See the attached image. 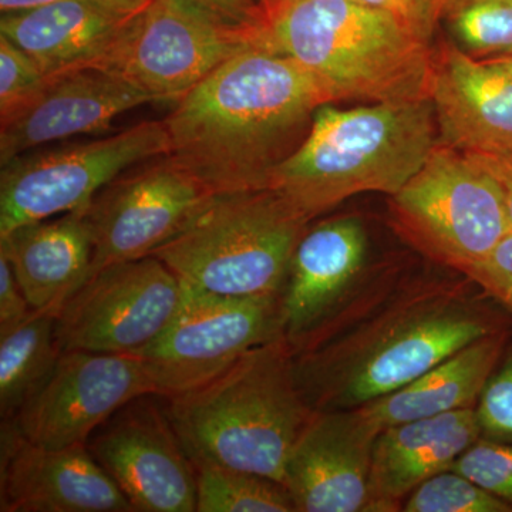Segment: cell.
Masks as SVG:
<instances>
[{"instance_id":"1","label":"cell","mask_w":512,"mask_h":512,"mask_svg":"<svg viewBox=\"0 0 512 512\" xmlns=\"http://www.w3.org/2000/svg\"><path fill=\"white\" fill-rule=\"evenodd\" d=\"M466 275L409 276L357 289L295 353L316 412L349 410L396 392L474 340L507 328Z\"/></svg>"},{"instance_id":"2","label":"cell","mask_w":512,"mask_h":512,"mask_svg":"<svg viewBox=\"0 0 512 512\" xmlns=\"http://www.w3.org/2000/svg\"><path fill=\"white\" fill-rule=\"evenodd\" d=\"M328 103L335 100L298 63L255 43L175 101L164 119L168 157L215 195L264 190Z\"/></svg>"},{"instance_id":"3","label":"cell","mask_w":512,"mask_h":512,"mask_svg":"<svg viewBox=\"0 0 512 512\" xmlns=\"http://www.w3.org/2000/svg\"><path fill=\"white\" fill-rule=\"evenodd\" d=\"M256 45L298 63L333 100L430 99V42L355 0H262Z\"/></svg>"},{"instance_id":"4","label":"cell","mask_w":512,"mask_h":512,"mask_svg":"<svg viewBox=\"0 0 512 512\" xmlns=\"http://www.w3.org/2000/svg\"><path fill=\"white\" fill-rule=\"evenodd\" d=\"M431 99L340 109L323 104L301 146L276 165L266 188L315 220L362 192L392 195L439 143Z\"/></svg>"},{"instance_id":"5","label":"cell","mask_w":512,"mask_h":512,"mask_svg":"<svg viewBox=\"0 0 512 512\" xmlns=\"http://www.w3.org/2000/svg\"><path fill=\"white\" fill-rule=\"evenodd\" d=\"M165 402L190 457L282 484L293 446L316 413L299 387L285 336L256 346L220 376Z\"/></svg>"},{"instance_id":"6","label":"cell","mask_w":512,"mask_h":512,"mask_svg":"<svg viewBox=\"0 0 512 512\" xmlns=\"http://www.w3.org/2000/svg\"><path fill=\"white\" fill-rule=\"evenodd\" d=\"M308 218L264 190L217 194L154 256L185 285L218 295L281 293Z\"/></svg>"},{"instance_id":"7","label":"cell","mask_w":512,"mask_h":512,"mask_svg":"<svg viewBox=\"0 0 512 512\" xmlns=\"http://www.w3.org/2000/svg\"><path fill=\"white\" fill-rule=\"evenodd\" d=\"M390 224L434 264L463 272L512 231L500 184L476 158L439 143L389 200Z\"/></svg>"},{"instance_id":"8","label":"cell","mask_w":512,"mask_h":512,"mask_svg":"<svg viewBox=\"0 0 512 512\" xmlns=\"http://www.w3.org/2000/svg\"><path fill=\"white\" fill-rule=\"evenodd\" d=\"M252 45V30L191 0H151L87 69L119 77L157 101L175 103Z\"/></svg>"},{"instance_id":"9","label":"cell","mask_w":512,"mask_h":512,"mask_svg":"<svg viewBox=\"0 0 512 512\" xmlns=\"http://www.w3.org/2000/svg\"><path fill=\"white\" fill-rule=\"evenodd\" d=\"M168 154L164 120H148L100 140L13 158L0 173V237L29 222L82 210L134 165Z\"/></svg>"},{"instance_id":"10","label":"cell","mask_w":512,"mask_h":512,"mask_svg":"<svg viewBox=\"0 0 512 512\" xmlns=\"http://www.w3.org/2000/svg\"><path fill=\"white\" fill-rule=\"evenodd\" d=\"M282 333L281 293L218 295L183 284L174 318L134 353L157 393L177 396L210 382L256 346Z\"/></svg>"},{"instance_id":"11","label":"cell","mask_w":512,"mask_h":512,"mask_svg":"<svg viewBox=\"0 0 512 512\" xmlns=\"http://www.w3.org/2000/svg\"><path fill=\"white\" fill-rule=\"evenodd\" d=\"M181 298L183 282L157 256L106 266L57 312V345L134 355L167 328Z\"/></svg>"},{"instance_id":"12","label":"cell","mask_w":512,"mask_h":512,"mask_svg":"<svg viewBox=\"0 0 512 512\" xmlns=\"http://www.w3.org/2000/svg\"><path fill=\"white\" fill-rule=\"evenodd\" d=\"M130 170L107 184L84 208L93 238L90 276L106 266L153 255L215 197L168 156Z\"/></svg>"},{"instance_id":"13","label":"cell","mask_w":512,"mask_h":512,"mask_svg":"<svg viewBox=\"0 0 512 512\" xmlns=\"http://www.w3.org/2000/svg\"><path fill=\"white\" fill-rule=\"evenodd\" d=\"M86 446L136 512L197 511L194 463L161 394L124 404Z\"/></svg>"},{"instance_id":"14","label":"cell","mask_w":512,"mask_h":512,"mask_svg":"<svg viewBox=\"0 0 512 512\" xmlns=\"http://www.w3.org/2000/svg\"><path fill=\"white\" fill-rule=\"evenodd\" d=\"M150 393L156 386L137 355L70 350L12 420L39 446L86 444L124 404Z\"/></svg>"},{"instance_id":"15","label":"cell","mask_w":512,"mask_h":512,"mask_svg":"<svg viewBox=\"0 0 512 512\" xmlns=\"http://www.w3.org/2000/svg\"><path fill=\"white\" fill-rule=\"evenodd\" d=\"M0 511L136 512L86 444L52 448L0 424Z\"/></svg>"},{"instance_id":"16","label":"cell","mask_w":512,"mask_h":512,"mask_svg":"<svg viewBox=\"0 0 512 512\" xmlns=\"http://www.w3.org/2000/svg\"><path fill=\"white\" fill-rule=\"evenodd\" d=\"M377 436L357 409L313 414L285 468L296 512H366Z\"/></svg>"},{"instance_id":"17","label":"cell","mask_w":512,"mask_h":512,"mask_svg":"<svg viewBox=\"0 0 512 512\" xmlns=\"http://www.w3.org/2000/svg\"><path fill=\"white\" fill-rule=\"evenodd\" d=\"M366 252V231L359 218H330L305 232L281 291L282 333L293 355L359 288Z\"/></svg>"},{"instance_id":"18","label":"cell","mask_w":512,"mask_h":512,"mask_svg":"<svg viewBox=\"0 0 512 512\" xmlns=\"http://www.w3.org/2000/svg\"><path fill=\"white\" fill-rule=\"evenodd\" d=\"M433 101L440 141L464 154L512 158V76L454 42L433 53Z\"/></svg>"},{"instance_id":"19","label":"cell","mask_w":512,"mask_h":512,"mask_svg":"<svg viewBox=\"0 0 512 512\" xmlns=\"http://www.w3.org/2000/svg\"><path fill=\"white\" fill-rule=\"evenodd\" d=\"M148 103L158 101L101 70L57 74L25 110L0 123V165L56 141L106 133L121 114Z\"/></svg>"},{"instance_id":"20","label":"cell","mask_w":512,"mask_h":512,"mask_svg":"<svg viewBox=\"0 0 512 512\" xmlns=\"http://www.w3.org/2000/svg\"><path fill=\"white\" fill-rule=\"evenodd\" d=\"M151 0H64L0 16V35L47 77L87 69Z\"/></svg>"},{"instance_id":"21","label":"cell","mask_w":512,"mask_h":512,"mask_svg":"<svg viewBox=\"0 0 512 512\" xmlns=\"http://www.w3.org/2000/svg\"><path fill=\"white\" fill-rule=\"evenodd\" d=\"M480 437L476 407L380 431L373 447L366 512L402 511L404 501L420 484L451 470Z\"/></svg>"},{"instance_id":"22","label":"cell","mask_w":512,"mask_h":512,"mask_svg":"<svg viewBox=\"0 0 512 512\" xmlns=\"http://www.w3.org/2000/svg\"><path fill=\"white\" fill-rule=\"evenodd\" d=\"M84 208L20 225L0 237V254L33 311L57 315L92 274L93 238Z\"/></svg>"},{"instance_id":"23","label":"cell","mask_w":512,"mask_h":512,"mask_svg":"<svg viewBox=\"0 0 512 512\" xmlns=\"http://www.w3.org/2000/svg\"><path fill=\"white\" fill-rule=\"evenodd\" d=\"M510 326L474 340L396 392L356 407L377 430L476 407L510 343Z\"/></svg>"},{"instance_id":"24","label":"cell","mask_w":512,"mask_h":512,"mask_svg":"<svg viewBox=\"0 0 512 512\" xmlns=\"http://www.w3.org/2000/svg\"><path fill=\"white\" fill-rule=\"evenodd\" d=\"M62 350L56 339V313L32 311L0 333V419H12L47 382Z\"/></svg>"},{"instance_id":"25","label":"cell","mask_w":512,"mask_h":512,"mask_svg":"<svg viewBox=\"0 0 512 512\" xmlns=\"http://www.w3.org/2000/svg\"><path fill=\"white\" fill-rule=\"evenodd\" d=\"M197 481L195 512H296L288 488L274 478L191 457Z\"/></svg>"},{"instance_id":"26","label":"cell","mask_w":512,"mask_h":512,"mask_svg":"<svg viewBox=\"0 0 512 512\" xmlns=\"http://www.w3.org/2000/svg\"><path fill=\"white\" fill-rule=\"evenodd\" d=\"M440 22L474 59L512 53V0H446Z\"/></svg>"},{"instance_id":"27","label":"cell","mask_w":512,"mask_h":512,"mask_svg":"<svg viewBox=\"0 0 512 512\" xmlns=\"http://www.w3.org/2000/svg\"><path fill=\"white\" fill-rule=\"evenodd\" d=\"M404 512H512L511 505L448 470L420 484L404 501Z\"/></svg>"},{"instance_id":"28","label":"cell","mask_w":512,"mask_h":512,"mask_svg":"<svg viewBox=\"0 0 512 512\" xmlns=\"http://www.w3.org/2000/svg\"><path fill=\"white\" fill-rule=\"evenodd\" d=\"M49 80L35 60L8 37L0 35V123L33 103Z\"/></svg>"},{"instance_id":"29","label":"cell","mask_w":512,"mask_h":512,"mask_svg":"<svg viewBox=\"0 0 512 512\" xmlns=\"http://www.w3.org/2000/svg\"><path fill=\"white\" fill-rule=\"evenodd\" d=\"M451 470L512 507V444L480 437L457 458Z\"/></svg>"},{"instance_id":"30","label":"cell","mask_w":512,"mask_h":512,"mask_svg":"<svg viewBox=\"0 0 512 512\" xmlns=\"http://www.w3.org/2000/svg\"><path fill=\"white\" fill-rule=\"evenodd\" d=\"M481 437L512 444V333L500 365L476 406Z\"/></svg>"},{"instance_id":"31","label":"cell","mask_w":512,"mask_h":512,"mask_svg":"<svg viewBox=\"0 0 512 512\" xmlns=\"http://www.w3.org/2000/svg\"><path fill=\"white\" fill-rule=\"evenodd\" d=\"M461 274L512 315V231L484 261L464 269Z\"/></svg>"},{"instance_id":"32","label":"cell","mask_w":512,"mask_h":512,"mask_svg":"<svg viewBox=\"0 0 512 512\" xmlns=\"http://www.w3.org/2000/svg\"><path fill=\"white\" fill-rule=\"evenodd\" d=\"M32 311L12 266L0 254V333L18 326Z\"/></svg>"},{"instance_id":"33","label":"cell","mask_w":512,"mask_h":512,"mask_svg":"<svg viewBox=\"0 0 512 512\" xmlns=\"http://www.w3.org/2000/svg\"><path fill=\"white\" fill-rule=\"evenodd\" d=\"M201 8L214 13L218 18L227 20L232 25L241 26L254 32L259 15H261L262 0H191Z\"/></svg>"},{"instance_id":"34","label":"cell","mask_w":512,"mask_h":512,"mask_svg":"<svg viewBox=\"0 0 512 512\" xmlns=\"http://www.w3.org/2000/svg\"><path fill=\"white\" fill-rule=\"evenodd\" d=\"M355 2L360 3V5L369 6V8L392 13L393 16L403 20L407 26H410L414 32L419 33L423 39L430 42L431 33L427 30L426 25H424L414 0H355Z\"/></svg>"},{"instance_id":"35","label":"cell","mask_w":512,"mask_h":512,"mask_svg":"<svg viewBox=\"0 0 512 512\" xmlns=\"http://www.w3.org/2000/svg\"><path fill=\"white\" fill-rule=\"evenodd\" d=\"M468 156L476 158L478 163L484 165L500 184L512 229V158L477 156V154H468Z\"/></svg>"},{"instance_id":"36","label":"cell","mask_w":512,"mask_h":512,"mask_svg":"<svg viewBox=\"0 0 512 512\" xmlns=\"http://www.w3.org/2000/svg\"><path fill=\"white\" fill-rule=\"evenodd\" d=\"M414 2H416L424 25L433 36L434 29L440 23L441 9H443L446 0H414Z\"/></svg>"},{"instance_id":"37","label":"cell","mask_w":512,"mask_h":512,"mask_svg":"<svg viewBox=\"0 0 512 512\" xmlns=\"http://www.w3.org/2000/svg\"><path fill=\"white\" fill-rule=\"evenodd\" d=\"M64 2V0H0V13L22 12L40 8V6L52 5V3Z\"/></svg>"},{"instance_id":"38","label":"cell","mask_w":512,"mask_h":512,"mask_svg":"<svg viewBox=\"0 0 512 512\" xmlns=\"http://www.w3.org/2000/svg\"><path fill=\"white\" fill-rule=\"evenodd\" d=\"M487 62L495 64V66L501 67L505 72L510 73L512 76V53L510 55L494 57V59H488Z\"/></svg>"}]
</instances>
